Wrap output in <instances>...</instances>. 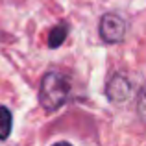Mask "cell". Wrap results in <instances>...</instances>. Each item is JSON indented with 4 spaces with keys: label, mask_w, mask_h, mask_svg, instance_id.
Wrapping results in <instances>:
<instances>
[{
    "label": "cell",
    "mask_w": 146,
    "mask_h": 146,
    "mask_svg": "<svg viewBox=\"0 0 146 146\" xmlns=\"http://www.w3.org/2000/svg\"><path fill=\"white\" fill-rule=\"evenodd\" d=\"M70 93V82L59 72H46L41 80L39 102L46 111H56L67 102Z\"/></svg>",
    "instance_id": "cell-1"
},
{
    "label": "cell",
    "mask_w": 146,
    "mask_h": 146,
    "mask_svg": "<svg viewBox=\"0 0 146 146\" xmlns=\"http://www.w3.org/2000/svg\"><path fill=\"white\" fill-rule=\"evenodd\" d=\"M11 126H13V118L7 107L0 106V139H7L11 133Z\"/></svg>",
    "instance_id": "cell-4"
},
{
    "label": "cell",
    "mask_w": 146,
    "mask_h": 146,
    "mask_svg": "<svg viewBox=\"0 0 146 146\" xmlns=\"http://www.w3.org/2000/svg\"><path fill=\"white\" fill-rule=\"evenodd\" d=\"M128 93H129V85L120 76H115L109 82V85H107V94H109V98L113 100V102H122V100H126Z\"/></svg>",
    "instance_id": "cell-3"
},
{
    "label": "cell",
    "mask_w": 146,
    "mask_h": 146,
    "mask_svg": "<svg viewBox=\"0 0 146 146\" xmlns=\"http://www.w3.org/2000/svg\"><path fill=\"white\" fill-rule=\"evenodd\" d=\"M126 33V22L115 13H106L100 21V37L106 43H120Z\"/></svg>",
    "instance_id": "cell-2"
},
{
    "label": "cell",
    "mask_w": 146,
    "mask_h": 146,
    "mask_svg": "<svg viewBox=\"0 0 146 146\" xmlns=\"http://www.w3.org/2000/svg\"><path fill=\"white\" fill-rule=\"evenodd\" d=\"M54 146H70V144H68V143H56Z\"/></svg>",
    "instance_id": "cell-6"
},
{
    "label": "cell",
    "mask_w": 146,
    "mask_h": 146,
    "mask_svg": "<svg viewBox=\"0 0 146 146\" xmlns=\"http://www.w3.org/2000/svg\"><path fill=\"white\" fill-rule=\"evenodd\" d=\"M67 33H68L67 24L56 26V28L50 32V35H48V46H50V48H57L65 39H67Z\"/></svg>",
    "instance_id": "cell-5"
}]
</instances>
